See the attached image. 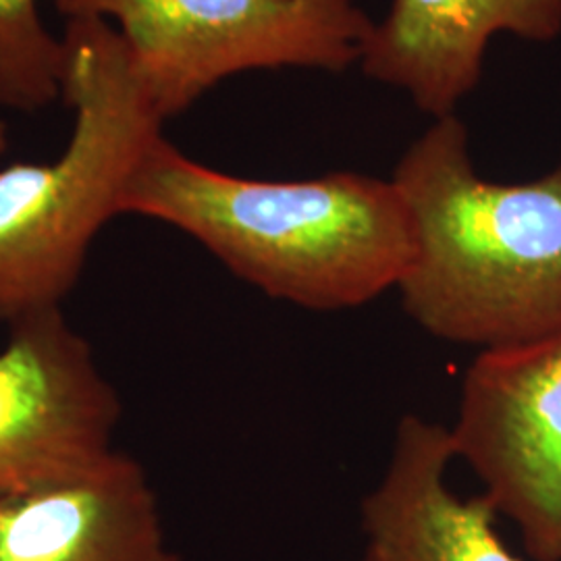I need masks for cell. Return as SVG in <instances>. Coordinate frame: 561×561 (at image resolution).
I'll use <instances>...</instances> for the list:
<instances>
[{
  "instance_id": "1",
  "label": "cell",
  "mask_w": 561,
  "mask_h": 561,
  "mask_svg": "<svg viewBox=\"0 0 561 561\" xmlns=\"http://www.w3.org/2000/svg\"><path fill=\"white\" fill-rule=\"evenodd\" d=\"M121 215L175 227L264 296L314 312L398 289L414 256L410 208L393 180L352 171L250 180L194 161L164 136L127 183Z\"/></svg>"
},
{
  "instance_id": "2",
  "label": "cell",
  "mask_w": 561,
  "mask_h": 561,
  "mask_svg": "<svg viewBox=\"0 0 561 561\" xmlns=\"http://www.w3.org/2000/svg\"><path fill=\"white\" fill-rule=\"evenodd\" d=\"M393 183L410 208L414 256L398 291L435 340L481 352L561 333V164L539 180L477 173L458 115L435 119Z\"/></svg>"
},
{
  "instance_id": "3",
  "label": "cell",
  "mask_w": 561,
  "mask_h": 561,
  "mask_svg": "<svg viewBox=\"0 0 561 561\" xmlns=\"http://www.w3.org/2000/svg\"><path fill=\"white\" fill-rule=\"evenodd\" d=\"M60 102L71 136L59 157L0 169V322L62 308L102 227L154 141L159 108L115 27L67 21Z\"/></svg>"
},
{
  "instance_id": "4",
  "label": "cell",
  "mask_w": 561,
  "mask_h": 561,
  "mask_svg": "<svg viewBox=\"0 0 561 561\" xmlns=\"http://www.w3.org/2000/svg\"><path fill=\"white\" fill-rule=\"evenodd\" d=\"M67 21L115 27L164 121L233 76L340 73L360 62L375 21L358 0H50Z\"/></svg>"
},
{
  "instance_id": "5",
  "label": "cell",
  "mask_w": 561,
  "mask_h": 561,
  "mask_svg": "<svg viewBox=\"0 0 561 561\" xmlns=\"http://www.w3.org/2000/svg\"><path fill=\"white\" fill-rule=\"evenodd\" d=\"M484 497L535 561H561V333L481 352L449 428Z\"/></svg>"
},
{
  "instance_id": "6",
  "label": "cell",
  "mask_w": 561,
  "mask_h": 561,
  "mask_svg": "<svg viewBox=\"0 0 561 561\" xmlns=\"http://www.w3.org/2000/svg\"><path fill=\"white\" fill-rule=\"evenodd\" d=\"M121 421L117 387L62 308L9 324L0 350V495L101 466Z\"/></svg>"
},
{
  "instance_id": "7",
  "label": "cell",
  "mask_w": 561,
  "mask_h": 561,
  "mask_svg": "<svg viewBox=\"0 0 561 561\" xmlns=\"http://www.w3.org/2000/svg\"><path fill=\"white\" fill-rule=\"evenodd\" d=\"M561 36V0H391L375 21L360 65L366 78L405 92L422 113L456 115L481 83L489 44Z\"/></svg>"
},
{
  "instance_id": "8",
  "label": "cell",
  "mask_w": 561,
  "mask_h": 561,
  "mask_svg": "<svg viewBox=\"0 0 561 561\" xmlns=\"http://www.w3.org/2000/svg\"><path fill=\"white\" fill-rule=\"evenodd\" d=\"M0 561H181L140 461L115 449L94 470L0 495Z\"/></svg>"
},
{
  "instance_id": "9",
  "label": "cell",
  "mask_w": 561,
  "mask_h": 561,
  "mask_svg": "<svg viewBox=\"0 0 561 561\" xmlns=\"http://www.w3.org/2000/svg\"><path fill=\"white\" fill-rule=\"evenodd\" d=\"M454 460L447 426L414 414L398 422L387 470L360 505L362 561H522L491 502L449 489Z\"/></svg>"
},
{
  "instance_id": "10",
  "label": "cell",
  "mask_w": 561,
  "mask_h": 561,
  "mask_svg": "<svg viewBox=\"0 0 561 561\" xmlns=\"http://www.w3.org/2000/svg\"><path fill=\"white\" fill-rule=\"evenodd\" d=\"M65 41L41 0H0V108L36 115L60 101Z\"/></svg>"
},
{
  "instance_id": "11",
  "label": "cell",
  "mask_w": 561,
  "mask_h": 561,
  "mask_svg": "<svg viewBox=\"0 0 561 561\" xmlns=\"http://www.w3.org/2000/svg\"><path fill=\"white\" fill-rule=\"evenodd\" d=\"M9 144H11V134H9V125L7 121L0 119V157L9 150Z\"/></svg>"
}]
</instances>
